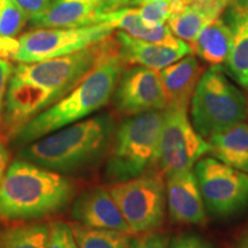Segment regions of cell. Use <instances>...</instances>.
<instances>
[{
	"mask_svg": "<svg viewBox=\"0 0 248 248\" xmlns=\"http://www.w3.org/2000/svg\"><path fill=\"white\" fill-rule=\"evenodd\" d=\"M117 52L114 33L76 53L48 60L18 62L6 89L4 128L11 137L38 114L63 98L100 62Z\"/></svg>",
	"mask_w": 248,
	"mask_h": 248,
	"instance_id": "cell-1",
	"label": "cell"
},
{
	"mask_svg": "<svg viewBox=\"0 0 248 248\" xmlns=\"http://www.w3.org/2000/svg\"><path fill=\"white\" fill-rule=\"evenodd\" d=\"M75 194L61 173L23 159L15 160L0 182V219H39L61 212Z\"/></svg>",
	"mask_w": 248,
	"mask_h": 248,
	"instance_id": "cell-2",
	"label": "cell"
},
{
	"mask_svg": "<svg viewBox=\"0 0 248 248\" xmlns=\"http://www.w3.org/2000/svg\"><path fill=\"white\" fill-rule=\"evenodd\" d=\"M125 66L119 52L110 54L68 94L31 119L12 138L17 144H30L101 109L113 97Z\"/></svg>",
	"mask_w": 248,
	"mask_h": 248,
	"instance_id": "cell-3",
	"label": "cell"
},
{
	"mask_svg": "<svg viewBox=\"0 0 248 248\" xmlns=\"http://www.w3.org/2000/svg\"><path fill=\"white\" fill-rule=\"evenodd\" d=\"M114 132L111 115L99 114L30 142L20 152L18 159L59 173L73 172L100 159Z\"/></svg>",
	"mask_w": 248,
	"mask_h": 248,
	"instance_id": "cell-4",
	"label": "cell"
},
{
	"mask_svg": "<svg viewBox=\"0 0 248 248\" xmlns=\"http://www.w3.org/2000/svg\"><path fill=\"white\" fill-rule=\"evenodd\" d=\"M163 110L128 116L117 126L106 164V177L121 183L139 177L156 163Z\"/></svg>",
	"mask_w": 248,
	"mask_h": 248,
	"instance_id": "cell-5",
	"label": "cell"
},
{
	"mask_svg": "<svg viewBox=\"0 0 248 248\" xmlns=\"http://www.w3.org/2000/svg\"><path fill=\"white\" fill-rule=\"evenodd\" d=\"M248 99L221 71L212 67L201 75L191 100L192 124L198 133L209 139L245 122Z\"/></svg>",
	"mask_w": 248,
	"mask_h": 248,
	"instance_id": "cell-6",
	"label": "cell"
},
{
	"mask_svg": "<svg viewBox=\"0 0 248 248\" xmlns=\"http://www.w3.org/2000/svg\"><path fill=\"white\" fill-rule=\"evenodd\" d=\"M109 192L131 233H145L162 226L167 209L166 183L159 175H141L116 183Z\"/></svg>",
	"mask_w": 248,
	"mask_h": 248,
	"instance_id": "cell-7",
	"label": "cell"
},
{
	"mask_svg": "<svg viewBox=\"0 0 248 248\" xmlns=\"http://www.w3.org/2000/svg\"><path fill=\"white\" fill-rule=\"evenodd\" d=\"M107 24L78 28H36L18 38L13 60L31 63L69 55L97 44L114 33Z\"/></svg>",
	"mask_w": 248,
	"mask_h": 248,
	"instance_id": "cell-8",
	"label": "cell"
},
{
	"mask_svg": "<svg viewBox=\"0 0 248 248\" xmlns=\"http://www.w3.org/2000/svg\"><path fill=\"white\" fill-rule=\"evenodd\" d=\"M194 173L207 212L229 217L248 208V173L215 157H201Z\"/></svg>",
	"mask_w": 248,
	"mask_h": 248,
	"instance_id": "cell-9",
	"label": "cell"
},
{
	"mask_svg": "<svg viewBox=\"0 0 248 248\" xmlns=\"http://www.w3.org/2000/svg\"><path fill=\"white\" fill-rule=\"evenodd\" d=\"M209 151V141L194 129L187 109L173 107L164 109L156 160L164 176L192 169Z\"/></svg>",
	"mask_w": 248,
	"mask_h": 248,
	"instance_id": "cell-10",
	"label": "cell"
},
{
	"mask_svg": "<svg viewBox=\"0 0 248 248\" xmlns=\"http://www.w3.org/2000/svg\"><path fill=\"white\" fill-rule=\"evenodd\" d=\"M113 106L124 116H133L168 106L160 73L142 66L125 68L113 93Z\"/></svg>",
	"mask_w": 248,
	"mask_h": 248,
	"instance_id": "cell-11",
	"label": "cell"
},
{
	"mask_svg": "<svg viewBox=\"0 0 248 248\" xmlns=\"http://www.w3.org/2000/svg\"><path fill=\"white\" fill-rule=\"evenodd\" d=\"M166 198L170 219L173 223L206 224L207 209L192 169L166 176Z\"/></svg>",
	"mask_w": 248,
	"mask_h": 248,
	"instance_id": "cell-12",
	"label": "cell"
},
{
	"mask_svg": "<svg viewBox=\"0 0 248 248\" xmlns=\"http://www.w3.org/2000/svg\"><path fill=\"white\" fill-rule=\"evenodd\" d=\"M71 216L79 224L89 228L131 234L128 223L124 219L110 192L104 187H94L83 192L74 201Z\"/></svg>",
	"mask_w": 248,
	"mask_h": 248,
	"instance_id": "cell-13",
	"label": "cell"
},
{
	"mask_svg": "<svg viewBox=\"0 0 248 248\" xmlns=\"http://www.w3.org/2000/svg\"><path fill=\"white\" fill-rule=\"evenodd\" d=\"M109 0H51L42 13L30 17L33 28H78L95 24L110 12Z\"/></svg>",
	"mask_w": 248,
	"mask_h": 248,
	"instance_id": "cell-14",
	"label": "cell"
},
{
	"mask_svg": "<svg viewBox=\"0 0 248 248\" xmlns=\"http://www.w3.org/2000/svg\"><path fill=\"white\" fill-rule=\"evenodd\" d=\"M117 43V52L126 64L142 66L160 71L169 64L178 61L185 55L192 54L190 45L184 47L155 44L145 40L133 38L123 31L114 33Z\"/></svg>",
	"mask_w": 248,
	"mask_h": 248,
	"instance_id": "cell-15",
	"label": "cell"
},
{
	"mask_svg": "<svg viewBox=\"0 0 248 248\" xmlns=\"http://www.w3.org/2000/svg\"><path fill=\"white\" fill-rule=\"evenodd\" d=\"M95 24H107L113 29H119L133 38L155 43V44L184 47L190 45L184 40L178 39L166 24L150 27L142 22L137 7H123L100 14L95 18Z\"/></svg>",
	"mask_w": 248,
	"mask_h": 248,
	"instance_id": "cell-16",
	"label": "cell"
},
{
	"mask_svg": "<svg viewBox=\"0 0 248 248\" xmlns=\"http://www.w3.org/2000/svg\"><path fill=\"white\" fill-rule=\"evenodd\" d=\"M168 106L188 109L202 69L194 55L188 54L160 71Z\"/></svg>",
	"mask_w": 248,
	"mask_h": 248,
	"instance_id": "cell-17",
	"label": "cell"
},
{
	"mask_svg": "<svg viewBox=\"0 0 248 248\" xmlns=\"http://www.w3.org/2000/svg\"><path fill=\"white\" fill-rule=\"evenodd\" d=\"M229 4L226 0H204L187 4L169 18L167 26L178 39L192 44L199 32L213 20L221 16Z\"/></svg>",
	"mask_w": 248,
	"mask_h": 248,
	"instance_id": "cell-18",
	"label": "cell"
},
{
	"mask_svg": "<svg viewBox=\"0 0 248 248\" xmlns=\"http://www.w3.org/2000/svg\"><path fill=\"white\" fill-rule=\"evenodd\" d=\"M230 6L231 18L228 22L233 36L225 68L238 84L248 89V0H237Z\"/></svg>",
	"mask_w": 248,
	"mask_h": 248,
	"instance_id": "cell-19",
	"label": "cell"
},
{
	"mask_svg": "<svg viewBox=\"0 0 248 248\" xmlns=\"http://www.w3.org/2000/svg\"><path fill=\"white\" fill-rule=\"evenodd\" d=\"M232 28L228 20L217 17L209 22L190 44L192 53L194 52L201 60L212 67L225 66L232 45Z\"/></svg>",
	"mask_w": 248,
	"mask_h": 248,
	"instance_id": "cell-20",
	"label": "cell"
},
{
	"mask_svg": "<svg viewBox=\"0 0 248 248\" xmlns=\"http://www.w3.org/2000/svg\"><path fill=\"white\" fill-rule=\"evenodd\" d=\"M209 153L221 162L248 173V124L241 122L208 139Z\"/></svg>",
	"mask_w": 248,
	"mask_h": 248,
	"instance_id": "cell-21",
	"label": "cell"
},
{
	"mask_svg": "<svg viewBox=\"0 0 248 248\" xmlns=\"http://www.w3.org/2000/svg\"><path fill=\"white\" fill-rule=\"evenodd\" d=\"M49 225L42 223L0 229V248H47Z\"/></svg>",
	"mask_w": 248,
	"mask_h": 248,
	"instance_id": "cell-22",
	"label": "cell"
},
{
	"mask_svg": "<svg viewBox=\"0 0 248 248\" xmlns=\"http://www.w3.org/2000/svg\"><path fill=\"white\" fill-rule=\"evenodd\" d=\"M79 248H129V233L105 229L89 228L79 223L70 225Z\"/></svg>",
	"mask_w": 248,
	"mask_h": 248,
	"instance_id": "cell-23",
	"label": "cell"
},
{
	"mask_svg": "<svg viewBox=\"0 0 248 248\" xmlns=\"http://www.w3.org/2000/svg\"><path fill=\"white\" fill-rule=\"evenodd\" d=\"M183 0H150L137 7L142 22L150 27L166 24L173 14L185 7Z\"/></svg>",
	"mask_w": 248,
	"mask_h": 248,
	"instance_id": "cell-24",
	"label": "cell"
},
{
	"mask_svg": "<svg viewBox=\"0 0 248 248\" xmlns=\"http://www.w3.org/2000/svg\"><path fill=\"white\" fill-rule=\"evenodd\" d=\"M28 21V14L15 0H0V36L15 38Z\"/></svg>",
	"mask_w": 248,
	"mask_h": 248,
	"instance_id": "cell-25",
	"label": "cell"
},
{
	"mask_svg": "<svg viewBox=\"0 0 248 248\" xmlns=\"http://www.w3.org/2000/svg\"><path fill=\"white\" fill-rule=\"evenodd\" d=\"M47 248H79L71 226L64 222H53L49 224Z\"/></svg>",
	"mask_w": 248,
	"mask_h": 248,
	"instance_id": "cell-26",
	"label": "cell"
},
{
	"mask_svg": "<svg viewBox=\"0 0 248 248\" xmlns=\"http://www.w3.org/2000/svg\"><path fill=\"white\" fill-rule=\"evenodd\" d=\"M169 243L168 234L155 230L131 238L129 248H169Z\"/></svg>",
	"mask_w": 248,
	"mask_h": 248,
	"instance_id": "cell-27",
	"label": "cell"
},
{
	"mask_svg": "<svg viewBox=\"0 0 248 248\" xmlns=\"http://www.w3.org/2000/svg\"><path fill=\"white\" fill-rule=\"evenodd\" d=\"M169 248H214L208 240L199 234L184 232L170 239Z\"/></svg>",
	"mask_w": 248,
	"mask_h": 248,
	"instance_id": "cell-28",
	"label": "cell"
},
{
	"mask_svg": "<svg viewBox=\"0 0 248 248\" xmlns=\"http://www.w3.org/2000/svg\"><path fill=\"white\" fill-rule=\"evenodd\" d=\"M13 69L14 66L11 62L6 60V59L0 58V120H1L2 108H4L6 89H7L9 77L13 73Z\"/></svg>",
	"mask_w": 248,
	"mask_h": 248,
	"instance_id": "cell-29",
	"label": "cell"
},
{
	"mask_svg": "<svg viewBox=\"0 0 248 248\" xmlns=\"http://www.w3.org/2000/svg\"><path fill=\"white\" fill-rule=\"evenodd\" d=\"M15 1L26 12L30 20V17L42 13L47 7L51 0H15Z\"/></svg>",
	"mask_w": 248,
	"mask_h": 248,
	"instance_id": "cell-30",
	"label": "cell"
},
{
	"mask_svg": "<svg viewBox=\"0 0 248 248\" xmlns=\"http://www.w3.org/2000/svg\"><path fill=\"white\" fill-rule=\"evenodd\" d=\"M9 160V154L5 145L0 141V182L4 178L6 170H7V163Z\"/></svg>",
	"mask_w": 248,
	"mask_h": 248,
	"instance_id": "cell-31",
	"label": "cell"
},
{
	"mask_svg": "<svg viewBox=\"0 0 248 248\" xmlns=\"http://www.w3.org/2000/svg\"><path fill=\"white\" fill-rule=\"evenodd\" d=\"M146 1H150V0H116L115 9L123 7H139Z\"/></svg>",
	"mask_w": 248,
	"mask_h": 248,
	"instance_id": "cell-32",
	"label": "cell"
},
{
	"mask_svg": "<svg viewBox=\"0 0 248 248\" xmlns=\"http://www.w3.org/2000/svg\"><path fill=\"white\" fill-rule=\"evenodd\" d=\"M232 248H248V228L238 237Z\"/></svg>",
	"mask_w": 248,
	"mask_h": 248,
	"instance_id": "cell-33",
	"label": "cell"
},
{
	"mask_svg": "<svg viewBox=\"0 0 248 248\" xmlns=\"http://www.w3.org/2000/svg\"><path fill=\"white\" fill-rule=\"evenodd\" d=\"M185 2V5L192 4V2H199V1H204V0H183Z\"/></svg>",
	"mask_w": 248,
	"mask_h": 248,
	"instance_id": "cell-34",
	"label": "cell"
},
{
	"mask_svg": "<svg viewBox=\"0 0 248 248\" xmlns=\"http://www.w3.org/2000/svg\"><path fill=\"white\" fill-rule=\"evenodd\" d=\"M115 2H116V0H109V4H110L111 11H115ZM111 11H110V12H111Z\"/></svg>",
	"mask_w": 248,
	"mask_h": 248,
	"instance_id": "cell-35",
	"label": "cell"
},
{
	"mask_svg": "<svg viewBox=\"0 0 248 248\" xmlns=\"http://www.w3.org/2000/svg\"><path fill=\"white\" fill-rule=\"evenodd\" d=\"M226 1H228L229 6H230V5H232V4H234V2L237 1V0H226Z\"/></svg>",
	"mask_w": 248,
	"mask_h": 248,
	"instance_id": "cell-36",
	"label": "cell"
},
{
	"mask_svg": "<svg viewBox=\"0 0 248 248\" xmlns=\"http://www.w3.org/2000/svg\"><path fill=\"white\" fill-rule=\"evenodd\" d=\"M0 58H1V57H0Z\"/></svg>",
	"mask_w": 248,
	"mask_h": 248,
	"instance_id": "cell-37",
	"label": "cell"
}]
</instances>
